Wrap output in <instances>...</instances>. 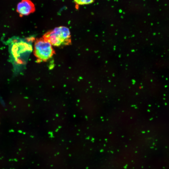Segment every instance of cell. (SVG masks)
I'll list each match as a JSON object with an SVG mask.
<instances>
[{"label": "cell", "instance_id": "277c9868", "mask_svg": "<svg viewBox=\"0 0 169 169\" xmlns=\"http://www.w3.org/2000/svg\"><path fill=\"white\" fill-rule=\"evenodd\" d=\"M75 3L79 5H87L92 3L94 0H74Z\"/></svg>", "mask_w": 169, "mask_h": 169}, {"label": "cell", "instance_id": "3957f363", "mask_svg": "<svg viewBox=\"0 0 169 169\" xmlns=\"http://www.w3.org/2000/svg\"><path fill=\"white\" fill-rule=\"evenodd\" d=\"M16 11L20 16H27L35 11V7L30 0H22L18 3Z\"/></svg>", "mask_w": 169, "mask_h": 169}, {"label": "cell", "instance_id": "6da1fadb", "mask_svg": "<svg viewBox=\"0 0 169 169\" xmlns=\"http://www.w3.org/2000/svg\"><path fill=\"white\" fill-rule=\"evenodd\" d=\"M43 38L52 46L61 47L71 44L70 32L68 28L60 26L46 32Z\"/></svg>", "mask_w": 169, "mask_h": 169}, {"label": "cell", "instance_id": "7a4b0ae2", "mask_svg": "<svg viewBox=\"0 0 169 169\" xmlns=\"http://www.w3.org/2000/svg\"><path fill=\"white\" fill-rule=\"evenodd\" d=\"M33 53L38 62H46L55 54V51L52 45L42 37L36 40Z\"/></svg>", "mask_w": 169, "mask_h": 169}]
</instances>
